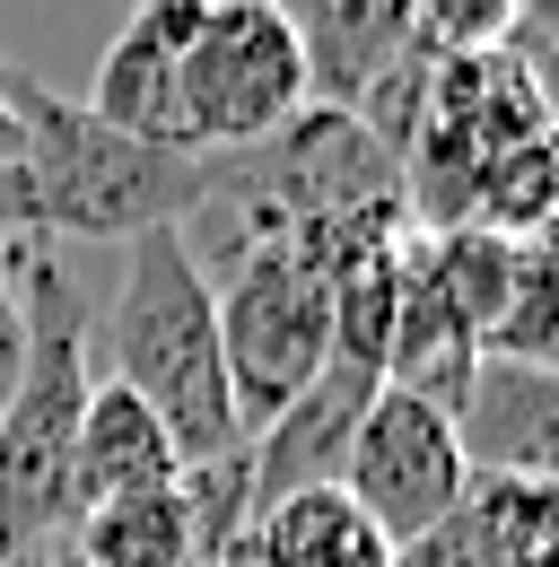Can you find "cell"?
Segmentation results:
<instances>
[{"mask_svg":"<svg viewBox=\"0 0 559 567\" xmlns=\"http://www.w3.org/2000/svg\"><path fill=\"white\" fill-rule=\"evenodd\" d=\"M79 559L88 567H193V533H184L175 489L79 515Z\"/></svg>","mask_w":559,"mask_h":567,"instance_id":"5bb4252c","label":"cell"},{"mask_svg":"<svg viewBox=\"0 0 559 567\" xmlns=\"http://www.w3.org/2000/svg\"><path fill=\"white\" fill-rule=\"evenodd\" d=\"M455 445H464L472 481L559 489V375L516 367V358H481L464 402H455Z\"/></svg>","mask_w":559,"mask_h":567,"instance_id":"ba28073f","label":"cell"},{"mask_svg":"<svg viewBox=\"0 0 559 567\" xmlns=\"http://www.w3.org/2000/svg\"><path fill=\"white\" fill-rule=\"evenodd\" d=\"M175 114H184V148L193 157H245L272 132L306 114V62L288 35L280 0H218L202 9L184 71H175Z\"/></svg>","mask_w":559,"mask_h":567,"instance_id":"5b68a950","label":"cell"},{"mask_svg":"<svg viewBox=\"0 0 559 567\" xmlns=\"http://www.w3.org/2000/svg\"><path fill=\"white\" fill-rule=\"evenodd\" d=\"M18 358H27V323H18V280H9V236H0V402L18 384Z\"/></svg>","mask_w":559,"mask_h":567,"instance_id":"e0dca14e","label":"cell"},{"mask_svg":"<svg viewBox=\"0 0 559 567\" xmlns=\"http://www.w3.org/2000/svg\"><path fill=\"white\" fill-rule=\"evenodd\" d=\"M394 567H498V559H489L481 524H472V515L455 506V515H446V524H437L428 542H411V550H394Z\"/></svg>","mask_w":559,"mask_h":567,"instance_id":"2e32d148","label":"cell"},{"mask_svg":"<svg viewBox=\"0 0 559 567\" xmlns=\"http://www.w3.org/2000/svg\"><path fill=\"white\" fill-rule=\"evenodd\" d=\"M542 567H559V550H551V559H542Z\"/></svg>","mask_w":559,"mask_h":567,"instance_id":"ac0fdd59","label":"cell"},{"mask_svg":"<svg viewBox=\"0 0 559 567\" xmlns=\"http://www.w3.org/2000/svg\"><path fill=\"white\" fill-rule=\"evenodd\" d=\"M236 567H394V542L349 506V489H288L254 506Z\"/></svg>","mask_w":559,"mask_h":567,"instance_id":"7c38bea8","label":"cell"},{"mask_svg":"<svg viewBox=\"0 0 559 567\" xmlns=\"http://www.w3.org/2000/svg\"><path fill=\"white\" fill-rule=\"evenodd\" d=\"M376 393H385V375L333 358V367L245 445V463H254V506H272V497H288V489H342V454H349V436H358V420H367Z\"/></svg>","mask_w":559,"mask_h":567,"instance_id":"9c48e42d","label":"cell"},{"mask_svg":"<svg viewBox=\"0 0 559 567\" xmlns=\"http://www.w3.org/2000/svg\"><path fill=\"white\" fill-rule=\"evenodd\" d=\"M202 9L210 0H149V9L123 18V35L105 44L96 87H88V114H96L105 132H123V141H140V148L193 157V148H184V114H175V71H184V44H193Z\"/></svg>","mask_w":559,"mask_h":567,"instance_id":"52a82bcc","label":"cell"},{"mask_svg":"<svg viewBox=\"0 0 559 567\" xmlns=\"http://www.w3.org/2000/svg\"><path fill=\"white\" fill-rule=\"evenodd\" d=\"M88 350L105 358V384H123L166 427L184 472L245 445L236 402H227V367H218V306H210V280L184 227H149L123 245V280L105 297V315L88 323Z\"/></svg>","mask_w":559,"mask_h":567,"instance_id":"6da1fadb","label":"cell"},{"mask_svg":"<svg viewBox=\"0 0 559 567\" xmlns=\"http://www.w3.org/2000/svg\"><path fill=\"white\" fill-rule=\"evenodd\" d=\"M481 358H516V367H551L559 375V227L516 236L507 306H498V323H489Z\"/></svg>","mask_w":559,"mask_h":567,"instance_id":"4fadbf2b","label":"cell"},{"mask_svg":"<svg viewBox=\"0 0 559 567\" xmlns=\"http://www.w3.org/2000/svg\"><path fill=\"white\" fill-rule=\"evenodd\" d=\"M9 280H18V323H27V358L18 384L0 402V542L27 533H70V436L96 393V350H88V288L70 280L53 236H9Z\"/></svg>","mask_w":559,"mask_h":567,"instance_id":"7a4b0ae2","label":"cell"},{"mask_svg":"<svg viewBox=\"0 0 559 567\" xmlns=\"http://www.w3.org/2000/svg\"><path fill=\"white\" fill-rule=\"evenodd\" d=\"M342 489L394 550L428 542V533L472 497L464 445H455V411H437V402L385 384V393L367 402L358 436H349V454H342Z\"/></svg>","mask_w":559,"mask_h":567,"instance_id":"8992f818","label":"cell"},{"mask_svg":"<svg viewBox=\"0 0 559 567\" xmlns=\"http://www.w3.org/2000/svg\"><path fill=\"white\" fill-rule=\"evenodd\" d=\"M210 306H218L227 402H236V427L254 445L333 367V271L288 254V245H263V254H245L210 280Z\"/></svg>","mask_w":559,"mask_h":567,"instance_id":"277c9868","label":"cell"},{"mask_svg":"<svg viewBox=\"0 0 559 567\" xmlns=\"http://www.w3.org/2000/svg\"><path fill=\"white\" fill-rule=\"evenodd\" d=\"M498 53H507V71L525 79V96L542 105V123L559 132V0H525V9H507Z\"/></svg>","mask_w":559,"mask_h":567,"instance_id":"9a60e30c","label":"cell"},{"mask_svg":"<svg viewBox=\"0 0 559 567\" xmlns=\"http://www.w3.org/2000/svg\"><path fill=\"white\" fill-rule=\"evenodd\" d=\"M9 114H18V218L27 236H96V245H132L149 227H184L202 202L210 157L175 148H140L105 132L88 105H70L53 87L9 62Z\"/></svg>","mask_w":559,"mask_h":567,"instance_id":"3957f363","label":"cell"},{"mask_svg":"<svg viewBox=\"0 0 559 567\" xmlns=\"http://www.w3.org/2000/svg\"><path fill=\"white\" fill-rule=\"evenodd\" d=\"M297 62H306V114H358L367 87L411 53V9L394 0H306L288 9Z\"/></svg>","mask_w":559,"mask_h":567,"instance_id":"30bf717a","label":"cell"},{"mask_svg":"<svg viewBox=\"0 0 559 567\" xmlns=\"http://www.w3.org/2000/svg\"><path fill=\"white\" fill-rule=\"evenodd\" d=\"M175 481H184V463H175L166 427L149 420L123 384L96 375V393L79 411V436H70V506L96 515V506H123V497H157Z\"/></svg>","mask_w":559,"mask_h":567,"instance_id":"8fae6325","label":"cell"}]
</instances>
